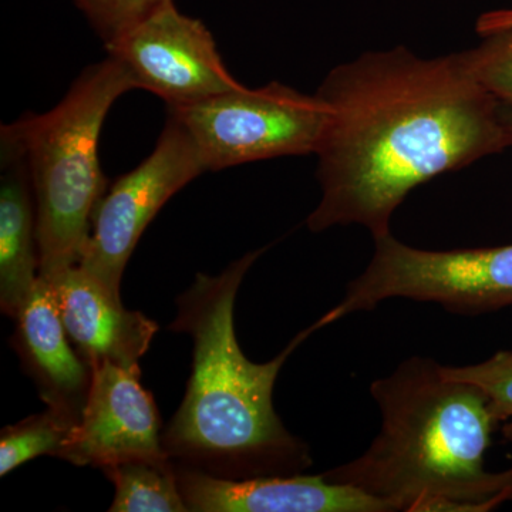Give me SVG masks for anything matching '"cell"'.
<instances>
[{"label":"cell","mask_w":512,"mask_h":512,"mask_svg":"<svg viewBox=\"0 0 512 512\" xmlns=\"http://www.w3.org/2000/svg\"><path fill=\"white\" fill-rule=\"evenodd\" d=\"M35 192L25 150L12 127L0 130V309L15 319L39 278Z\"/></svg>","instance_id":"4fadbf2b"},{"label":"cell","mask_w":512,"mask_h":512,"mask_svg":"<svg viewBox=\"0 0 512 512\" xmlns=\"http://www.w3.org/2000/svg\"><path fill=\"white\" fill-rule=\"evenodd\" d=\"M134 89L123 64L109 55L87 67L52 110L9 124L32 178L42 278L79 264L94 211L109 187L99 158L104 120L113 104Z\"/></svg>","instance_id":"277c9868"},{"label":"cell","mask_w":512,"mask_h":512,"mask_svg":"<svg viewBox=\"0 0 512 512\" xmlns=\"http://www.w3.org/2000/svg\"><path fill=\"white\" fill-rule=\"evenodd\" d=\"M510 500L512 501V493H511V495H510Z\"/></svg>","instance_id":"44dd1931"},{"label":"cell","mask_w":512,"mask_h":512,"mask_svg":"<svg viewBox=\"0 0 512 512\" xmlns=\"http://www.w3.org/2000/svg\"><path fill=\"white\" fill-rule=\"evenodd\" d=\"M454 380L474 384L488 399L494 419H512V352H500L483 363L471 366H441Z\"/></svg>","instance_id":"e0dca14e"},{"label":"cell","mask_w":512,"mask_h":512,"mask_svg":"<svg viewBox=\"0 0 512 512\" xmlns=\"http://www.w3.org/2000/svg\"><path fill=\"white\" fill-rule=\"evenodd\" d=\"M12 348L47 407L79 421L93 367L79 355L64 328L53 286L39 276L15 318Z\"/></svg>","instance_id":"7c38bea8"},{"label":"cell","mask_w":512,"mask_h":512,"mask_svg":"<svg viewBox=\"0 0 512 512\" xmlns=\"http://www.w3.org/2000/svg\"><path fill=\"white\" fill-rule=\"evenodd\" d=\"M57 458L100 470L126 461L170 460L156 400L141 384L140 369L111 362L93 367L82 416Z\"/></svg>","instance_id":"9c48e42d"},{"label":"cell","mask_w":512,"mask_h":512,"mask_svg":"<svg viewBox=\"0 0 512 512\" xmlns=\"http://www.w3.org/2000/svg\"><path fill=\"white\" fill-rule=\"evenodd\" d=\"M316 94L328 121L312 232L362 225L386 237L414 188L512 146V107L474 79L460 53H363L329 72Z\"/></svg>","instance_id":"6da1fadb"},{"label":"cell","mask_w":512,"mask_h":512,"mask_svg":"<svg viewBox=\"0 0 512 512\" xmlns=\"http://www.w3.org/2000/svg\"><path fill=\"white\" fill-rule=\"evenodd\" d=\"M265 251L241 256L221 274H198L177 298L170 330L190 336L194 349L187 392L163 430L174 466L228 480L293 476L312 467L308 444L275 412L274 387L288 357L318 332L319 323L266 363L249 360L235 333L239 286Z\"/></svg>","instance_id":"7a4b0ae2"},{"label":"cell","mask_w":512,"mask_h":512,"mask_svg":"<svg viewBox=\"0 0 512 512\" xmlns=\"http://www.w3.org/2000/svg\"><path fill=\"white\" fill-rule=\"evenodd\" d=\"M188 131L207 171L276 157L316 154L328 107L318 94L272 82L184 107H168Z\"/></svg>","instance_id":"8992f818"},{"label":"cell","mask_w":512,"mask_h":512,"mask_svg":"<svg viewBox=\"0 0 512 512\" xmlns=\"http://www.w3.org/2000/svg\"><path fill=\"white\" fill-rule=\"evenodd\" d=\"M204 173L207 168L194 140L168 113L153 153L101 197L77 265L121 298L124 269L141 235L173 195Z\"/></svg>","instance_id":"52a82bcc"},{"label":"cell","mask_w":512,"mask_h":512,"mask_svg":"<svg viewBox=\"0 0 512 512\" xmlns=\"http://www.w3.org/2000/svg\"><path fill=\"white\" fill-rule=\"evenodd\" d=\"M174 0H74L103 40L113 45L128 30Z\"/></svg>","instance_id":"ac0fdd59"},{"label":"cell","mask_w":512,"mask_h":512,"mask_svg":"<svg viewBox=\"0 0 512 512\" xmlns=\"http://www.w3.org/2000/svg\"><path fill=\"white\" fill-rule=\"evenodd\" d=\"M512 28V9H498L485 12L476 23L477 33L481 36L498 30Z\"/></svg>","instance_id":"d6986e66"},{"label":"cell","mask_w":512,"mask_h":512,"mask_svg":"<svg viewBox=\"0 0 512 512\" xmlns=\"http://www.w3.org/2000/svg\"><path fill=\"white\" fill-rule=\"evenodd\" d=\"M392 298L439 303L460 315L497 311L512 305V245L426 251L397 241L375 239V254L353 279L345 298L320 316V328L356 312L376 309Z\"/></svg>","instance_id":"5b68a950"},{"label":"cell","mask_w":512,"mask_h":512,"mask_svg":"<svg viewBox=\"0 0 512 512\" xmlns=\"http://www.w3.org/2000/svg\"><path fill=\"white\" fill-rule=\"evenodd\" d=\"M175 467L190 512H394L379 498L325 474L228 480Z\"/></svg>","instance_id":"30bf717a"},{"label":"cell","mask_w":512,"mask_h":512,"mask_svg":"<svg viewBox=\"0 0 512 512\" xmlns=\"http://www.w3.org/2000/svg\"><path fill=\"white\" fill-rule=\"evenodd\" d=\"M55 291L64 328L79 355L94 367L103 362L140 369L158 323L144 313L128 311L79 265L47 279Z\"/></svg>","instance_id":"8fae6325"},{"label":"cell","mask_w":512,"mask_h":512,"mask_svg":"<svg viewBox=\"0 0 512 512\" xmlns=\"http://www.w3.org/2000/svg\"><path fill=\"white\" fill-rule=\"evenodd\" d=\"M106 49L136 89L156 94L168 107L191 106L242 86L222 62L207 26L183 15L174 2Z\"/></svg>","instance_id":"ba28073f"},{"label":"cell","mask_w":512,"mask_h":512,"mask_svg":"<svg viewBox=\"0 0 512 512\" xmlns=\"http://www.w3.org/2000/svg\"><path fill=\"white\" fill-rule=\"evenodd\" d=\"M76 423L67 414L47 407L45 412L5 427L0 434V476L36 457H59Z\"/></svg>","instance_id":"9a60e30c"},{"label":"cell","mask_w":512,"mask_h":512,"mask_svg":"<svg viewBox=\"0 0 512 512\" xmlns=\"http://www.w3.org/2000/svg\"><path fill=\"white\" fill-rule=\"evenodd\" d=\"M503 433L505 439L512 441V419L508 421L507 426L504 427Z\"/></svg>","instance_id":"ffe728a7"},{"label":"cell","mask_w":512,"mask_h":512,"mask_svg":"<svg viewBox=\"0 0 512 512\" xmlns=\"http://www.w3.org/2000/svg\"><path fill=\"white\" fill-rule=\"evenodd\" d=\"M382 426L356 460L325 471L394 512L493 510L512 493V468L485 470L494 419L474 384L450 379L427 357H410L370 384Z\"/></svg>","instance_id":"3957f363"},{"label":"cell","mask_w":512,"mask_h":512,"mask_svg":"<svg viewBox=\"0 0 512 512\" xmlns=\"http://www.w3.org/2000/svg\"><path fill=\"white\" fill-rule=\"evenodd\" d=\"M114 485L110 512H187L173 461L133 460L103 468Z\"/></svg>","instance_id":"5bb4252c"},{"label":"cell","mask_w":512,"mask_h":512,"mask_svg":"<svg viewBox=\"0 0 512 512\" xmlns=\"http://www.w3.org/2000/svg\"><path fill=\"white\" fill-rule=\"evenodd\" d=\"M460 55L474 79L512 107V28L483 35L480 45Z\"/></svg>","instance_id":"2e32d148"}]
</instances>
